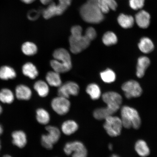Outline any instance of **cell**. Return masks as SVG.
Segmentation results:
<instances>
[{
	"mask_svg": "<svg viewBox=\"0 0 157 157\" xmlns=\"http://www.w3.org/2000/svg\"><path fill=\"white\" fill-rule=\"evenodd\" d=\"M67 155L71 157H87L88 151L85 145L81 141L75 140L66 143L63 148Z\"/></svg>",
	"mask_w": 157,
	"mask_h": 157,
	"instance_id": "obj_6",
	"label": "cell"
},
{
	"mask_svg": "<svg viewBox=\"0 0 157 157\" xmlns=\"http://www.w3.org/2000/svg\"><path fill=\"white\" fill-rule=\"evenodd\" d=\"M54 59L51 61V67L59 73H65L72 67L71 57L65 49L59 48L55 50L53 54Z\"/></svg>",
	"mask_w": 157,
	"mask_h": 157,
	"instance_id": "obj_2",
	"label": "cell"
},
{
	"mask_svg": "<svg viewBox=\"0 0 157 157\" xmlns=\"http://www.w3.org/2000/svg\"><path fill=\"white\" fill-rule=\"evenodd\" d=\"M3 157H13L8 155H5L3 156Z\"/></svg>",
	"mask_w": 157,
	"mask_h": 157,
	"instance_id": "obj_42",
	"label": "cell"
},
{
	"mask_svg": "<svg viewBox=\"0 0 157 157\" xmlns=\"http://www.w3.org/2000/svg\"><path fill=\"white\" fill-rule=\"evenodd\" d=\"M1 141H0V151H1Z\"/></svg>",
	"mask_w": 157,
	"mask_h": 157,
	"instance_id": "obj_43",
	"label": "cell"
},
{
	"mask_svg": "<svg viewBox=\"0 0 157 157\" xmlns=\"http://www.w3.org/2000/svg\"><path fill=\"white\" fill-rule=\"evenodd\" d=\"M36 119L37 122L40 124L46 125L50 122V114L44 108H38L36 111Z\"/></svg>",
	"mask_w": 157,
	"mask_h": 157,
	"instance_id": "obj_19",
	"label": "cell"
},
{
	"mask_svg": "<svg viewBox=\"0 0 157 157\" xmlns=\"http://www.w3.org/2000/svg\"><path fill=\"white\" fill-rule=\"evenodd\" d=\"M51 105L55 113L59 115L63 116L70 111L71 104L68 98L58 96L52 99Z\"/></svg>",
	"mask_w": 157,
	"mask_h": 157,
	"instance_id": "obj_8",
	"label": "cell"
},
{
	"mask_svg": "<svg viewBox=\"0 0 157 157\" xmlns=\"http://www.w3.org/2000/svg\"><path fill=\"white\" fill-rule=\"evenodd\" d=\"M102 40L103 44L106 46H109L116 44L117 39L116 35L114 33L109 31L104 35Z\"/></svg>",
	"mask_w": 157,
	"mask_h": 157,
	"instance_id": "obj_31",
	"label": "cell"
},
{
	"mask_svg": "<svg viewBox=\"0 0 157 157\" xmlns=\"http://www.w3.org/2000/svg\"><path fill=\"white\" fill-rule=\"evenodd\" d=\"M21 1L23 3L27 4H29L33 3V2H34L36 0H21Z\"/></svg>",
	"mask_w": 157,
	"mask_h": 157,
	"instance_id": "obj_37",
	"label": "cell"
},
{
	"mask_svg": "<svg viewBox=\"0 0 157 157\" xmlns=\"http://www.w3.org/2000/svg\"><path fill=\"white\" fill-rule=\"evenodd\" d=\"M117 21L121 26L124 29L132 27L134 23V19L131 15H128L121 13L117 18Z\"/></svg>",
	"mask_w": 157,
	"mask_h": 157,
	"instance_id": "obj_26",
	"label": "cell"
},
{
	"mask_svg": "<svg viewBox=\"0 0 157 157\" xmlns=\"http://www.w3.org/2000/svg\"><path fill=\"white\" fill-rule=\"evenodd\" d=\"M138 47L142 52L148 54L152 52L154 49V45L150 38L144 37L141 39Z\"/></svg>",
	"mask_w": 157,
	"mask_h": 157,
	"instance_id": "obj_27",
	"label": "cell"
},
{
	"mask_svg": "<svg viewBox=\"0 0 157 157\" xmlns=\"http://www.w3.org/2000/svg\"><path fill=\"white\" fill-rule=\"evenodd\" d=\"M45 129L48 133L41 136V144L47 150H51L53 148L54 145L59 140L61 131L57 127L52 125H47Z\"/></svg>",
	"mask_w": 157,
	"mask_h": 157,
	"instance_id": "obj_5",
	"label": "cell"
},
{
	"mask_svg": "<svg viewBox=\"0 0 157 157\" xmlns=\"http://www.w3.org/2000/svg\"><path fill=\"white\" fill-rule=\"evenodd\" d=\"M150 64V61L146 56H142L138 59L137 66L136 75L139 78L144 76L145 71Z\"/></svg>",
	"mask_w": 157,
	"mask_h": 157,
	"instance_id": "obj_17",
	"label": "cell"
},
{
	"mask_svg": "<svg viewBox=\"0 0 157 157\" xmlns=\"http://www.w3.org/2000/svg\"><path fill=\"white\" fill-rule=\"evenodd\" d=\"M86 93L93 100L99 99L101 95V92L99 86L94 83L90 84L86 88Z\"/></svg>",
	"mask_w": 157,
	"mask_h": 157,
	"instance_id": "obj_28",
	"label": "cell"
},
{
	"mask_svg": "<svg viewBox=\"0 0 157 157\" xmlns=\"http://www.w3.org/2000/svg\"><path fill=\"white\" fill-rule=\"evenodd\" d=\"M14 100V95L11 90L3 88L0 91V101L6 104H11Z\"/></svg>",
	"mask_w": 157,
	"mask_h": 157,
	"instance_id": "obj_29",
	"label": "cell"
},
{
	"mask_svg": "<svg viewBox=\"0 0 157 157\" xmlns=\"http://www.w3.org/2000/svg\"><path fill=\"white\" fill-rule=\"evenodd\" d=\"M70 37V49L72 53L78 54L85 50L90 46L91 41L85 35L82 34V29L79 25L72 27Z\"/></svg>",
	"mask_w": 157,
	"mask_h": 157,
	"instance_id": "obj_3",
	"label": "cell"
},
{
	"mask_svg": "<svg viewBox=\"0 0 157 157\" xmlns=\"http://www.w3.org/2000/svg\"><path fill=\"white\" fill-rule=\"evenodd\" d=\"M12 142L13 145L21 148L26 146L27 142V136L25 133L22 131H16L12 134Z\"/></svg>",
	"mask_w": 157,
	"mask_h": 157,
	"instance_id": "obj_14",
	"label": "cell"
},
{
	"mask_svg": "<svg viewBox=\"0 0 157 157\" xmlns=\"http://www.w3.org/2000/svg\"><path fill=\"white\" fill-rule=\"evenodd\" d=\"M23 53L27 56H32L36 54L38 48L34 43L27 42L24 43L21 46Z\"/></svg>",
	"mask_w": 157,
	"mask_h": 157,
	"instance_id": "obj_30",
	"label": "cell"
},
{
	"mask_svg": "<svg viewBox=\"0 0 157 157\" xmlns=\"http://www.w3.org/2000/svg\"><path fill=\"white\" fill-rule=\"evenodd\" d=\"M144 0H129V4L132 9L137 10L144 6Z\"/></svg>",
	"mask_w": 157,
	"mask_h": 157,
	"instance_id": "obj_33",
	"label": "cell"
},
{
	"mask_svg": "<svg viewBox=\"0 0 157 157\" xmlns=\"http://www.w3.org/2000/svg\"><path fill=\"white\" fill-rule=\"evenodd\" d=\"M3 132V129L2 125L0 124V136L2 134Z\"/></svg>",
	"mask_w": 157,
	"mask_h": 157,
	"instance_id": "obj_38",
	"label": "cell"
},
{
	"mask_svg": "<svg viewBox=\"0 0 157 157\" xmlns=\"http://www.w3.org/2000/svg\"><path fill=\"white\" fill-rule=\"evenodd\" d=\"M40 14L38 11L35 10H31L27 14V17L31 21L36 20L39 17Z\"/></svg>",
	"mask_w": 157,
	"mask_h": 157,
	"instance_id": "obj_35",
	"label": "cell"
},
{
	"mask_svg": "<svg viewBox=\"0 0 157 157\" xmlns=\"http://www.w3.org/2000/svg\"><path fill=\"white\" fill-rule=\"evenodd\" d=\"M104 129L111 137H117L121 134L123 127L121 119L119 117L110 116L105 119Z\"/></svg>",
	"mask_w": 157,
	"mask_h": 157,
	"instance_id": "obj_7",
	"label": "cell"
},
{
	"mask_svg": "<svg viewBox=\"0 0 157 157\" xmlns=\"http://www.w3.org/2000/svg\"><path fill=\"white\" fill-rule=\"evenodd\" d=\"M121 88L127 99L140 97L142 93V88L140 84L135 80H131L125 82Z\"/></svg>",
	"mask_w": 157,
	"mask_h": 157,
	"instance_id": "obj_10",
	"label": "cell"
},
{
	"mask_svg": "<svg viewBox=\"0 0 157 157\" xmlns=\"http://www.w3.org/2000/svg\"><path fill=\"white\" fill-rule=\"evenodd\" d=\"M101 77L102 80L105 83H110L114 82L116 79V75L113 70L109 69L101 72Z\"/></svg>",
	"mask_w": 157,
	"mask_h": 157,
	"instance_id": "obj_32",
	"label": "cell"
},
{
	"mask_svg": "<svg viewBox=\"0 0 157 157\" xmlns=\"http://www.w3.org/2000/svg\"><path fill=\"white\" fill-rule=\"evenodd\" d=\"M150 15L144 10H141L135 15V21L138 26L142 29L148 28L150 24Z\"/></svg>",
	"mask_w": 157,
	"mask_h": 157,
	"instance_id": "obj_15",
	"label": "cell"
},
{
	"mask_svg": "<svg viewBox=\"0 0 157 157\" xmlns=\"http://www.w3.org/2000/svg\"><path fill=\"white\" fill-rule=\"evenodd\" d=\"M2 108L1 105H0V115H1L2 113Z\"/></svg>",
	"mask_w": 157,
	"mask_h": 157,
	"instance_id": "obj_40",
	"label": "cell"
},
{
	"mask_svg": "<svg viewBox=\"0 0 157 157\" xmlns=\"http://www.w3.org/2000/svg\"><path fill=\"white\" fill-rule=\"evenodd\" d=\"M110 157H120L117 155L113 154V155Z\"/></svg>",
	"mask_w": 157,
	"mask_h": 157,
	"instance_id": "obj_41",
	"label": "cell"
},
{
	"mask_svg": "<svg viewBox=\"0 0 157 157\" xmlns=\"http://www.w3.org/2000/svg\"><path fill=\"white\" fill-rule=\"evenodd\" d=\"M66 10L58 3L56 4L54 2L49 4L48 6L42 11V15L44 18L48 19L56 16L61 15Z\"/></svg>",
	"mask_w": 157,
	"mask_h": 157,
	"instance_id": "obj_12",
	"label": "cell"
},
{
	"mask_svg": "<svg viewBox=\"0 0 157 157\" xmlns=\"http://www.w3.org/2000/svg\"><path fill=\"white\" fill-rule=\"evenodd\" d=\"M104 102L107 104L108 107L116 113L120 108L122 103V98L119 94L114 92H108L102 95Z\"/></svg>",
	"mask_w": 157,
	"mask_h": 157,
	"instance_id": "obj_9",
	"label": "cell"
},
{
	"mask_svg": "<svg viewBox=\"0 0 157 157\" xmlns=\"http://www.w3.org/2000/svg\"><path fill=\"white\" fill-rule=\"evenodd\" d=\"M16 76V72L15 70L11 67L5 66L0 68V78L2 80L13 79Z\"/></svg>",
	"mask_w": 157,
	"mask_h": 157,
	"instance_id": "obj_25",
	"label": "cell"
},
{
	"mask_svg": "<svg viewBox=\"0 0 157 157\" xmlns=\"http://www.w3.org/2000/svg\"><path fill=\"white\" fill-rule=\"evenodd\" d=\"M80 15L86 22L98 24L104 19L103 13L98 4L97 0H87L80 8Z\"/></svg>",
	"mask_w": 157,
	"mask_h": 157,
	"instance_id": "obj_1",
	"label": "cell"
},
{
	"mask_svg": "<svg viewBox=\"0 0 157 157\" xmlns=\"http://www.w3.org/2000/svg\"><path fill=\"white\" fill-rule=\"evenodd\" d=\"M135 151L139 156L146 157L150 154V150L147 143L144 140H139L135 144Z\"/></svg>",
	"mask_w": 157,
	"mask_h": 157,
	"instance_id": "obj_24",
	"label": "cell"
},
{
	"mask_svg": "<svg viewBox=\"0 0 157 157\" xmlns=\"http://www.w3.org/2000/svg\"><path fill=\"white\" fill-rule=\"evenodd\" d=\"M97 32L93 27H88L86 29L85 35L89 40L91 41L97 37Z\"/></svg>",
	"mask_w": 157,
	"mask_h": 157,
	"instance_id": "obj_34",
	"label": "cell"
},
{
	"mask_svg": "<svg viewBox=\"0 0 157 157\" xmlns=\"http://www.w3.org/2000/svg\"><path fill=\"white\" fill-rule=\"evenodd\" d=\"M46 80L49 85L53 87H59L62 84L60 74L54 71L47 73Z\"/></svg>",
	"mask_w": 157,
	"mask_h": 157,
	"instance_id": "obj_20",
	"label": "cell"
},
{
	"mask_svg": "<svg viewBox=\"0 0 157 157\" xmlns=\"http://www.w3.org/2000/svg\"><path fill=\"white\" fill-rule=\"evenodd\" d=\"M121 121L123 126L127 129L131 127L138 129L141 125V120L138 112L136 109L124 106L121 109Z\"/></svg>",
	"mask_w": 157,
	"mask_h": 157,
	"instance_id": "obj_4",
	"label": "cell"
},
{
	"mask_svg": "<svg viewBox=\"0 0 157 157\" xmlns=\"http://www.w3.org/2000/svg\"><path fill=\"white\" fill-rule=\"evenodd\" d=\"M115 113L112 110L107 107L98 108L93 112V117L98 120H105L106 118L110 116L113 115Z\"/></svg>",
	"mask_w": 157,
	"mask_h": 157,
	"instance_id": "obj_21",
	"label": "cell"
},
{
	"mask_svg": "<svg viewBox=\"0 0 157 157\" xmlns=\"http://www.w3.org/2000/svg\"><path fill=\"white\" fill-rule=\"evenodd\" d=\"M79 91V87L77 84L69 81L59 87L58 93V96L68 99L70 96L78 95Z\"/></svg>",
	"mask_w": 157,
	"mask_h": 157,
	"instance_id": "obj_11",
	"label": "cell"
},
{
	"mask_svg": "<svg viewBox=\"0 0 157 157\" xmlns=\"http://www.w3.org/2000/svg\"><path fill=\"white\" fill-rule=\"evenodd\" d=\"M23 74L31 79H34L38 75V71L34 65L28 62L23 66L22 69Z\"/></svg>",
	"mask_w": 157,
	"mask_h": 157,
	"instance_id": "obj_22",
	"label": "cell"
},
{
	"mask_svg": "<svg viewBox=\"0 0 157 157\" xmlns=\"http://www.w3.org/2000/svg\"><path fill=\"white\" fill-rule=\"evenodd\" d=\"M79 128V125L73 120L69 119L64 121L61 126V131L67 136H70L75 133Z\"/></svg>",
	"mask_w": 157,
	"mask_h": 157,
	"instance_id": "obj_13",
	"label": "cell"
},
{
	"mask_svg": "<svg viewBox=\"0 0 157 157\" xmlns=\"http://www.w3.org/2000/svg\"><path fill=\"white\" fill-rule=\"evenodd\" d=\"M34 88L39 97L44 98L48 95L49 88L48 84L43 80L37 81L34 84Z\"/></svg>",
	"mask_w": 157,
	"mask_h": 157,
	"instance_id": "obj_23",
	"label": "cell"
},
{
	"mask_svg": "<svg viewBox=\"0 0 157 157\" xmlns=\"http://www.w3.org/2000/svg\"><path fill=\"white\" fill-rule=\"evenodd\" d=\"M98 4L103 14L109 12L110 10H115L117 6L115 0H97Z\"/></svg>",
	"mask_w": 157,
	"mask_h": 157,
	"instance_id": "obj_18",
	"label": "cell"
},
{
	"mask_svg": "<svg viewBox=\"0 0 157 157\" xmlns=\"http://www.w3.org/2000/svg\"><path fill=\"white\" fill-rule=\"evenodd\" d=\"M32 91L26 86L21 84L15 89V95L17 99L23 101H28L32 96Z\"/></svg>",
	"mask_w": 157,
	"mask_h": 157,
	"instance_id": "obj_16",
	"label": "cell"
},
{
	"mask_svg": "<svg viewBox=\"0 0 157 157\" xmlns=\"http://www.w3.org/2000/svg\"><path fill=\"white\" fill-rule=\"evenodd\" d=\"M109 148L110 150L111 151L113 150V145L112 144H111V143H110V144H109Z\"/></svg>",
	"mask_w": 157,
	"mask_h": 157,
	"instance_id": "obj_39",
	"label": "cell"
},
{
	"mask_svg": "<svg viewBox=\"0 0 157 157\" xmlns=\"http://www.w3.org/2000/svg\"><path fill=\"white\" fill-rule=\"evenodd\" d=\"M71 1L72 0H58V4L67 10L71 5Z\"/></svg>",
	"mask_w": 157,
	"mask_h": 157,
	"instance_id": "obj_36",
	"label": "cell"
}]
</instances>
